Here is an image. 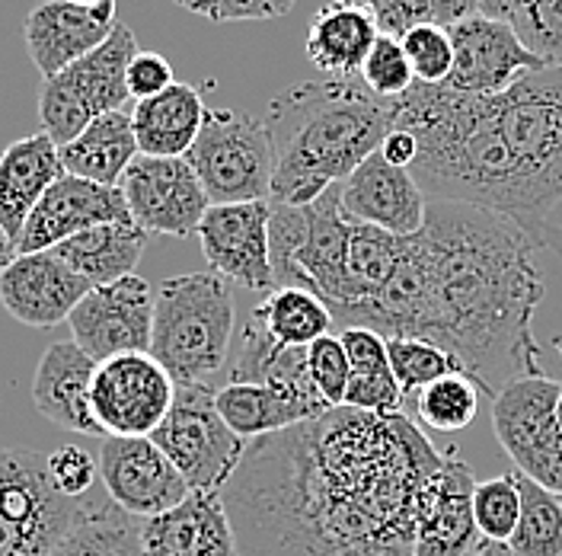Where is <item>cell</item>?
I'll return each mask as SVG.
<instances>
[{
	"label": "cell",
	"instance_id": "cell-10",
	"mask_svg": "<svg viewBox=\"0 0 562 556\" xmlns=\"http://www.w3.org/2000/svg\"><path fill=\"white\" fill-rule=\"evenodd\" d=\"M562 383L533 375L495 393L492 429L515 470L562 496V425L557 422Z\"/></svg>",
	"mask_w": 562,
	"mask_h": 556
},
{
	"label": "cell",
	"instance_id": "cell-9",
	"mask_svg": "<svg viewBox=\"0 0 562 556\" xmlns=\"http://www.w3.org/2000/svg\"><path fill=\"white\" fill-rule=\"evenodd\" d=\"M77 505L55 489L42 454L0 445V556H45Z\"/></svg>",
	"mask_w": 562,
	"mask_h": 556
},
{
	"label": "cell",
	"instance_id": "cell-5",
	"mask_svg": "<svg viewBox=\"0 0 562 556\" xmlns=\"http://www.w3.org/2000/svg\"><path fill=\"white\" fill-rule=\"evenodd\" d=\"M234 291L217 273L167 278L154 291L150 355L173 383H211L227 365ZM214 387V383H211Z\"/></svg>",
	"mask_w": 562,
	"mask_h": 556
},
{
	"label": "cell",
	"instance_id": "cell-38",
	"mask_svg": "<svg viewBox=\"0 0 562 556\" xmlns=\"http://www.w3.org/2000/svg\"><path fill=\"white\" fill-rule=\"evenodd\" d=\"M361 84L381 100H400L403 93H409L416 77H413L409 58H406L400 38L384 33L378 35L371 55L361 65Z\"/></svg>",
	"mask_w": 562,
	"mask_h": 556
},
{
	"label": "cell",
	"instance_id": "cell-41",
	"mask_svg": "<svg viewBox=\"0 0 562 556\" xmlns=\"http://www.w3.org/2000/svg\"><path fill=\"white\" fill-rule=\"evenodd\" d=\"M45 467H48L55 489L68 499H83L100 477V467L93 464V457L74 445H65V448L48 454Z\"/></svg>",
	"mask_w": 562,
	"mask_h": 556
},
{
	"label": "cell",
	"instance_id": "cell-23",
	"mask_svg": "<svg viewBox=\"0 0 562 556\" xmlns=\"http://www.w3.org/2000/svg\"><path fill=\"white\" fill-rule=\"evenodd\" d=\"M97 362L74 340H61L42 352L33 378V407L38 416L65 432L103 435L90 410V383Z\"/></svg>",
	"mask_w": 562,
	"mask_h": 556
},
{
	"label": "cell",
	"instance_id": "cell-2",
	"mask_svg": "<svg viewBox=\"0 0 562 556\" xmlns=\"http://www.w3.org/2000/svg\"><path fill=\"white\" fill-rule=\"evenodd\" d=\"M533 244L492 211L428 199L419 234L368 330L384 340H425L451 352L486 393L543 375L533 313L543 301Z\"/></svg>",
	"mask_w": 562,
	"mask_h": 556
},
{
	"label": "cell",
	"instance_id": "cell-52",
	"mask_svg": "<svg viewBox=\"0 0 562 556\" xmlns=\"http://www.w3.org/2000/svg\"><path fill=\"white\" fill-rule=\"evenodd\" d=\"M68 3H77V7H103V3H115V0H68Z\"/></svg>",
	"mask_w": 562,
	"mask_h": 556
},
{
	"label": "cell",
	"instance_id": "cell-44",
	"mask_svg": "<svg viewBox=\"0 0 562 556\" xmlns=\"http://www.w3.org/2000/svg\"><path fill=\"white\" fill-rule=\"evenodd\" d=\"M173 65L160 52H138L128 65V93L132 100H150L173 87Z\"/></svg>",
	"mask_w": 562,
	"mask_h": 556
},
{
	"label": "cell",
	"instance_id": "cell-28",
	"mask_svg": "<svg viewBox=\"0 0 562 556\" xmlns=\"http://www.w3.org/2000/svg\"><path fill=\"white\" fill-rule=\"evenodd\" d=\"M65 174L100 182V186H119L125 170L138 157V141L132 129V112H105L93 119L80 135L58 147Z\"/></svg>",
	"mask_w": 562,
	"mask_h": 556
},
{
	"label": "cell",
	"instance_id": "cell-34",
	"mask_svg": "<svg viewBox=\"0 0 562 556\" xmlns=\"http://www.w3.org/2000/svg\"><path fill=\"white\" fill-rule=\"evenodd\" d=\"M386 358L403 393H419L428 383L463 371L451 352L425 340H386Z\"/></svg>",
	"mask_w": 562,
	"mask_h": 556
},
{
	"label": "cell",
	"instance_id": "cell-35",
	"mask_svg": "<svg viewBox=\"0 0 562 556\" xmlns=\"http://www.w3.org/2000/svg\"><path fill=\"white\" fill-rule=\"evenodd\" d=\"M512 30L543 68H562V0H521Z\"/></svg>",
	"mask_w": 562,
	"mask_h": 556
},
{
	"label": "cell",
	"instance_id": "cell-6",
	"mask_svg": "<svg viewBox=\"0 0 562 556\" xmlns=\"http://www.w3.org/2000/svg\"><path fill=\"white\" fill-rule=\"evenodd\" d=\"M138 38L119 20L112 35L97 52L74 62L55 77L42 80L38 90V122L42 132L65 147L93 119L119 112L132 100L128 93V65L138 55Z\"/></svg>",
	"mask_w": 562,
	"mask_h": 556
},
{
	"label": "cell",
	"instance_id": "cell-15",
	"mask_svg": "<svg viewBox=\"0 0 562 556\" xmlns=\"http://www.w3.org/2000/svg\"><path fill=\"white\" fill-rule=\"evenodd\" d=\"M448 33L454 45V68L445 87L454 93L498 97L508 87H515L525 74L543 68L505 20H490L476 13L451 26Z\"/></svg>",
	"mask_w": 562,
	"mask_h": 556
},
{
	"label": "cell",
	"instance_id": "cell-46",
	"mask_svg": "<svg viewBox=\"0 0 562 556\" xmlns=\"http://www.w3.org/2000/svg\"><path fill=\"white\" fill-rule=\"evenodd\" d=\"M381 151V157H384L386 164H393V167H403V170H409L413 164H416V154H419V144L416 138L406 132V129H390V135L384 138V144L378 147Z\"/></svg>",
	"mask_w": 562,
	"mask_h": 556
},
{
	"label": "cell",
	"instance_id": "cell-11",
	"mask_svg": "<svg viewBox=\"0 0 562 556\" xmlns=\"http://www.w3.org/2000/svg\"><path fill=\"white\" fill-rule=\"evenodd\" d=\"M176 383L150 352H128L97 365L90 410L103 435L150 438L173 407Z\"/></svg>",
	"mask_w": 562,
	"mask_h": 556
},
{
	"label": "cell",
	"instance_id": "cell-50",
	"mask_svg": "<svg viewBox=\"0 0 562 556\" xmlns=\"http://www.w3.org/2000/svg\"><path fill=\"white\" fill-rule=\"evenodd\" d=\"M483 554L486 556H515L505 544H490V541H483Z\"/></svg>",
	"mask_w": 562,
	"mask_h": 556
},
{
	"label": "cell",
	"instance_id": "cell-53",
	"mask_svg": "<svg viewBox=\"0 0 562 556\" xmlns=\"http://www.w3.org/2000/svg\"><path fill=\"white\" fill-rule=\"evenodd\" d=\"M557 422L562 425V390H560V403H557Z\"/></svg>",
	"mask_w": 562,
	"mask_h": 556
},
{
	"label": "cell",
	"instance_id": "cell-7",
	"mask_svg": "<svg viewBox=\"0 0 562 556\" xmlns=\"http://www.w3.org/2000/svg\"><path fill=\"white\" fill-rule=\"evenodd\" d=\"M186 160L211 205L269 202L272 196L276 157L269 129L240 109H209Z\"/></svg>",
	"mask_w": 562,
	"mask_h": 556
},
{
	"label": "cell",
	"instance_id": "cell-8",
	"mask_svg": "<svg viewBox=\"0 0 562 556\" xmlns=\"http://www.w3.org/2000/svg\"><path fill=\"white\" fill-rule=\"evenodd\" d=\"M214 390L211 383H176L173 407L150 435L192 492H221L249 445L221 419Z\"/></svg>",
	"mask_w": 562,
	"mask_h": 556
},
{
	"label": "cell",
	"instance_id": "cell-1",
	"mask_svg": "<svg viewBox=\"0 0 562 556\" xmlns=\"http://www.w3.org/2000/svg\"><path fill=\"white\" fill-rule=\"evenodd\" d=\"M441 460L403 413L336 407L249 442L221 499L240 556H413Z\"/></svg>",
	"mask_w": 562,
	"mask_h": 556
},
{
	"label": "cell",
	"instance_id": "cell-19",
	"mask_svg": "<svg viewBox=\"0 0 562 556\" xmlns=\"http://www.w3.org/2000/svg\"><path fill=\"white\" fill-rule=\"evenodd\" d=\"M473 492L476 480L470 464L448 448L422 492L413 556H467L480 547L483 537L473 519Z\"/></svg>",
	"mask_w": 562,
	"mask_h": 556
},
{
	"label": "cell",
	"instance_id": "cell-17",
	"mask_svg": "<svg viewBox=\"0 0 562 556\" xmlns=\"http://www.w3.org/2000/svg\"><path fill=\"white\" fill-rule=\"evenodd\" d=\"M115 221H132L119 186H100V182H90L80 176L61 174L52 182V189L42 196V202L35 205L13 249H16V256L55 249L58 244H65L90 227L115 224Z\"/></svg>",
	"mask_w": 562,
	"mask_h": 556
},
{
	"label": "cell",
	"instance_id": "cell-4",
	"mask_svg": "<svg viewBox=\"0 0 562 556\" xmlns=\"http://www.w3.org/2000/svg\"><path fill=\"white\" fill-rule=\"evenodd\" d=\"M515 182L512 224L533 246L562 253V68L525 74L492 97Z\"/></svg>",
	"mask_w": 562,
	"mask_h": 556
},
{
	"label": "cell",
	"instance_id": "cell-37",
	"mask_svg": "<svg viewBox=\"0 0 562 556\" xmlns=\"http://www.w3.org/2000/svg\"><path fill=\"white\" fill-rule=\"evenodd\" d=\"M406 58H409V68L416 84H428V87H438L451 77L454 68V45H451V33L438 23H422L416 30L400 38Z\"/></svg>",
	"mask_w": 562,
	"mask_h": 556
},
{
	"label": "cell",
	"instance_id": "cell-25",
	"mask_svg": "<svg viewBox=\"0 0 562 556\" xmlns=\"http://www.w3.org/2000/svg\"><path fill=\"white\" fill-rule=\"evenodd\" d=\"M214 403H217L221 419L244 442H256V438L276 435L291 425H301V422H311V419L329 413V407H323V403L304 400L297 393L279 390V387H266V383L227 381L214 390Z\"/></svg>",
	"mask_w": 562,
	"mask_h": 556
},
{
	"label": "cell",
	"instance_id": "cell-3",
	"mask_svg": "<svg viewBox=\"0 0 562 556\" xmlns=\"http://www.w3.org/2000/svg\"><path fill=\"white\" fill-rule=\"evenodd\" d=\"M272 205H311L342 186L393 129V100L355 80H301L269 103Z\"/></svg>",
	"mask_w": 562,
	"mask_h": 556
},
{
	"label": "cell",
	"instance_id": "cell-48",
	"mask_svg": "<svg viewBox=\"0 0 562 556\" xmlns=\"http://www.w3.org/2000/svg\"><path fill=\"white\" fill-rule=\"evenodd\" d=\"M518 3H521V0H480V13L490 16V20H505V23H512Z\"/></svg>",
	"mask_w": 562,
	"mask_h": 556
},
{
	"label": "cell",
	"instance_id": "cell-12",
	"mask_svg": "<svg viewBox=\"0 0 562 556\" xmlns=\"http://www.w3.org/2000/svg\"><path fill=\"white\" fill-rule=\"evenodd\" d=\"M132 221L140 231L164 237H195L209 196L186 157H144L125 170L119 182Z\"/></svg>",
	"mask_w": 562,
	"mask_h": 556
},
{
	"label": "cell",
	"instance_id": "cell-20",
	"mask_svg": "<svg viewBox=\"0 0 562 556\" xmlns=\"http://www.w3.org/2000/svg\"><path fill=\"white\" fill-rule=\"evenodd\" d=\"M339 209L349 221L378 227L393 237H413L425 224L428 199L416 176L403 167H393L374 151L358 170L339 186Z\"/></svg>",
	"mask_w": 562,
	"mask_h": 556
},
{
	"label": "cell",
	"instance_id": "cell-40",
	"mask_svg": "<svg viewBox=\"0 0 562 556\" xmlns=\"http://www.w3.org/2000/svg\"><path fill=\"white\" fill-rule=\"evenodd\" d=\"M176 3L211 23H244V20L284 16L297 0H176Z\"/></svg>",
	"mask_w": 562,
	"mask_h": 556
},
{
	"label": "cell",
	"instance_id": "cell-30",
	"mask_svg": "<svg viewBox=\"0 0 562 556\" xmlns=\"http://www.w3.org/2000/svg\"><path fill=\"white\" fill-rule=\"evenodd\" d=\"M45 556H144L140 519L122 512L112 499H80L68 531Z\"/></svg>",
	"mask_w": 562,
	"mask_h": 556
},
{
	"label": "cell",
	"instance_id": "cell-29",
	"mask_svg": "<svg viewBox=\"0 0 562 556\" xmlns=\"http://www.w3.org/2000/svg\"><path fill=\"white\" fill-rule=\"evenodd\" d=\"M144 246H147V234L135 221H115V224H100L70 237L55 246V253L77 276H83L93 288H100L119 278L135 276Z\"/></svg>",
	"mask_w": 562,
	"mask_h": 556
},
{
	"label": "cell",
	"instance_id": "cell-24",
	"mask_svg": "<svg viewBox=\"0 0 562 556\" xmlns=\"http://www.w3.org/2000/svg\"><path fill=\"white\" fill-rule=\"evenodd\" d=\"M65 174L58 144L45 132L13 141L0 154V231L16 244L30 214L52 189V182Z\"/></svg>",
	"mask_w": 562,
	"mask_h": 556
},
{
	"label": "cell",
	"instance_id": "cell-18",
	"mask_svg": "<svg viewBox=\"0 0 562 556\" xmlns=\"http://www.w3.org/2000/svg\"><path fill=\"white\" fill-rule=\"evenodd\" d=\"M93 291V285L77 276L55 249L23 253L0 276V304L16 323L48 330L68 323L74 308Z\"/></svg>",
	"mask_w": 562,
	"mask_h": 556
},
{
	"label": "cell",
	"instance_id": "cell-47",
	"mask_svg": "<svg viewBox=\"0 0 562 556\" xmlns=\"http://www.w3.org/2000/svg\"><path fill=\"white\" fill-rule=\"evenodd\" d=\"M476 13H480V0H431V16L445 30H451Z\"/></svg>",
	"mask_w": 562,
	"mask_h": 556
},
{
	"label": "cell",
	"instance_id": "cell-55",
	"mask_svg": "<svg viewBox=\"0 0 562 556\" xmlns=\"http://www.w3.org/2000/svg\"><path fill=\"white\" fill-rule=\"evenodd\" d=\"M557 348H560V355H562V336H557Z\"/></svg>",
	"mask_w": 562,
	"mask_h": 556
},
{
	"label": "cell",
	"instance_id": "cell-43",
	"mask_svg": "<svg viewBox=\"0 0 562 556\" xmlns=\"http://www.w3.org/2000/svg\"><path fill=\"white\" fill-rule=\"evenodd\" d=\"M342 348L349 355L351 375H386L390 358H386V340L368 326H346L339 333Z\"/></svg>",
	"mask_w": 562,
	"mask_h": 556
},
{
	"label": "cell",
	"instance_id": "cell-39",
	"mask_svg": "<svg viewBox=\"0 0 562 556\" xmlns=\"http://www.w3.org/2000/svg\"><path fill=\"white\" fill-rule=\"evenodd\" d=\"M307 375H311V383L319 393V400L336 410L346 403V390H349L351 381V365L346 348H342V340L339 336H323L307 346Z\"/></svg>",
	"mask_w": 562,
	"mask_h": 556
},
{
	"label": "cell",
	"instance_id": "cell-33",
	"mask_svg": "<svg viewBox=\"0 0 562 556\" xmlns=\"http://www.w3.org/2000/svg\"><path fill=\"white\" fill-rule=\"evenodd\" d=\"M480 387L470 381L463 371L448 375L441 381L428 383L416 397V410L425 425H431L435 432H460L467 429L476 410H480Z\"/></svg>",
	"mask_w": 562,
	"mask_h": 556
},
{
	"label": "cell",
	"instance_id": "cell-42",
	"mask_svg": "<svg viewBox=\"0 0 562 556\" xmlns=\"http://www.w3.org/2000/svg\"><path fill=\"white\" fill-rule=\"evenodd\" d=\"M342 407L361 410V413H374V416L400 413L403 387L396 383L393 371H386V375H351Z\"/></svg>",
	"mask_w": 562,
	"mask_h": 556
},
{
	"label": "cell",
	"instance_id": "cell-13",
	"mask_svg": "<svg viewBox=\"0 0 562 556\" xmlns=\"http://www.w3.org/2000/svg\"><path fill=\"white\" fill-rule=\"evenodd\" d=\"M70 336L97 365L128 352H150L154 288L140 276H125L93 288L68 316Z\"/></svg>",
	"mask_w": 562,
	"mask_h": 556
},
{
	"label": "cell",
	"instance_id": "cell-31",
	"mask_svg": "<svg viewBox=\"0 0 562 556\" xmlns=\"http://www.w3.org/2000/svg\"><path fill=\"white\" fill-rule=\"evenodd\" d=\"M279 346L307 348L316 340L329 336L333 311L304 288H276L249 313Z\"/></svg>",
	"mask_w": 562,
	"mask_h": 556
},
{
	"label": "cell",
	"instance_id": "cell-51",
	"mask_svg": "<svg viewBox=\"0 0 562 556\" xmlns=\"http://www.w3.org/2000/svg\"><path fill=\"white\" fill-rule=\"evenodd\" d=\"M333 3H339V7H361V10H371L378 0H333Z\"/></svg>",
	"mask_w": 562,
	"mask_h": 556
},
{
	"label": "cell",
	"instance_id": "cell-36",
	"mask_svg": "<svg viewBox=\"0 0 562 556\" xmlns=\"http://www.w3.org/2000/svg\"><path fill=\"white\" fill-rule=\"evenodd\" d=\"M521 515V492L515 470L505 477H495L486 483H476L473 492V519L480 527V537L490 544H508Z\"/></svg>",
	"mask_w": 562,
	"mask_h": 556
},
{
	"label": "cell",
	"instance_id": "cell-32",
	"mask_svg": "<svg viewBox=\"0 0 562 556\" xmlns=\"http://www.w3.org/2000/svg\"><path fill=\"white\" fill-rule=\"evenodd\" d=\"M521 515L512 541L505 544L515 556H562V496L518 474Z\"/></svg>",
	"mask_w": 562,
	"mask_h": 556
},
{
	"label": "cell",
	"instance_id": "cell-21",
	"mask_svg": "<svg viewBox=\"0 0 562 556\" xmlns=\"http://www.w3.org/2000/svg\"><path fill=\"white\" fill-rule=\"evenodd\" d=\"M119 23L115 3L77 7L68 0H42L23 23L30 62L42 77H55L97 52Z\"/></svg>",
	"mask_w": 562,
	"mask_h": 556
},
{
	"label": "cell",
	"instance_id": "cell-27",
	"mask_svg": "<svg viewBox=\"0 0 562 556\" xmlns=\"http://www.w3.org/2000/svg\"><path fill=\"white\" fill-rule=\"evenodd\" d=\"M378 35L381 30H378L371 10L329 3L323 10H316L304 48H307V58L314 62L316 70L339 77V80H351L355 74H361V65L371 55Z\"/></svg>",
	"mask_w": 562,
	"mask_h": 556
},
{
	"label": "cell",
	"instance_id": "cell-54",
	"mask_svg": "<svg viewBox=\"0 0 562 556\" xmlns=\"http://www.w3.org/2000/svg\"><path fill=\"white\" fill-rule=\"evenodd\" d=\"M467 556H486V554H483V541H480V547H476V551H470Z\"/></svg>",
	"mask_w": 562,
	"mask_h": 556
},
{
	"label": "cell",
	"instance_id": "cell-14",
	"mask_svg": "<svg viewBox=\"0 0 562 556\" xmlns=\"http://www.w3.org/2000/svg\"><path fill=\"white\" fill-rule=\"evenodd\" d=\"M269 218V202L211 205L195 231L211 273L244 285L246 291H276Z\"/></svg>",
	"mask_w": 562,
	"mask_h": 556
},
{
	"label": "cell",
	"instance_id": "cell-16",
	"mask_svg": "<svg viewBox=\"0 0 562 556\" xmlns=\"http://www.w3.org/2000/svg\"><path fill=\"white\" fill-rule=\"evenodd\" d=\"M97 467L109 499L140 522L173 509L192 492L182 474L170 464V457L150 438L105 435Z\"/></svg>",
	"mask_w": 562,
	"mask_h": 556
},
{
	"label": "cell",
	"instance_id": "cell-49",
	"mask_svg": "<svg viewBox=\"0 0 562 556\" xmlns=\"http://www.w3.org/2000/svg\"><path fill=\"white\" fill-rule=\"evenodd\" d=\"M13 256H16V249H13V241L0 231V276H3V269L13 263Z\"/></svg>",
	"mask_w": 562,
	"mask_h": 556
},
{
	"label": "cell",
	"instance_id": "cell-45",
	"mask_svg": "<svg viewBox=\"0 0 562 556\" xmlns=\"http://www.w3.org/2000/svg\"><path fill=\"white\" fill-rule=\"evenodd\" d=\"M371 16H374L378 30L393 38H403L422 23H435L431 0H378L371 7Z\"/></svg>",
	"mask_w": 562,
	"mask_h": 556
},
{
	"label": "cell",
	"instance_id": "cell-22",
	"mask_svg": "<svg viewBox=\"0 0 562 556\" xmlns=\"http://www.w3.org/2000/svg\"><path fill=\"white\" fill-rule=\"evenodd\" d=\"M144 556H240L221 492H189L179 505L140 522Z\"/></svg>",
	"mask_w": 562,
	"mask_h": 556
},
{
	"label": "cell",
	"instance_id": "cell-26",
	"mask_svg": "<svg viewBox=\"0 0 562 556\" xmlns=\"http://www.w3.org/2000/svg\"><path fill=\"white\" fill-rule=\"evenodd\" d=\"M205 97L195 84H173L170 90L138 100L132 129L144 157H186L205 122Z\"/></svg>",
	"mask_w": 562,
	"mask_h": 556
}]
</instances>
